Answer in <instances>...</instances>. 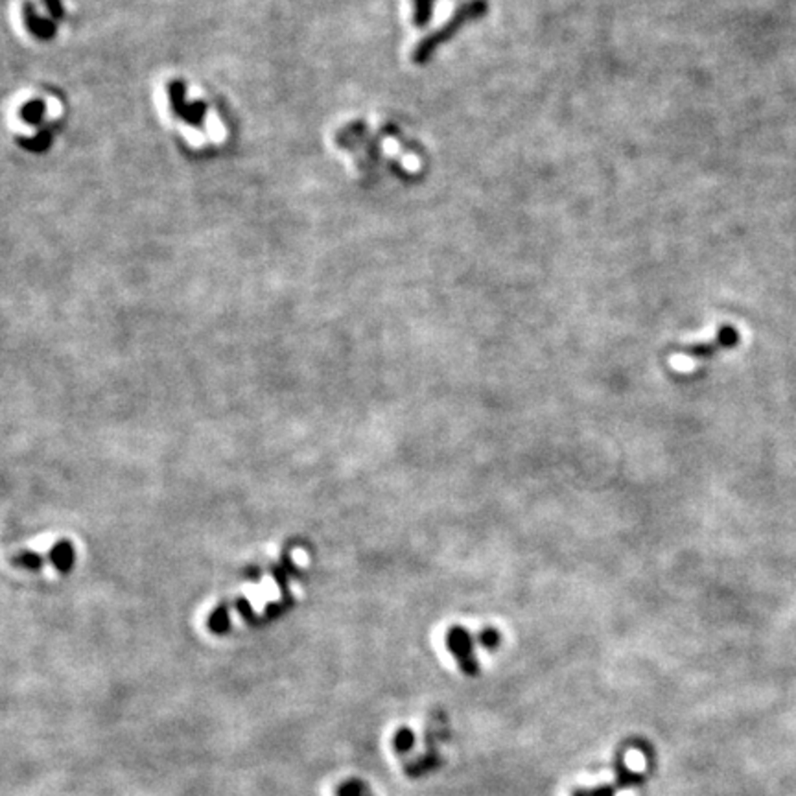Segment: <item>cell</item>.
I'll use <instances>...</instances> for the list:
<instances>
[{
    "label": "cell",
    "mask_w": 796,
    "mask_h": 796,
    "mask_svg": "<svg viewBox=\"0 0 796 796\" xmlns=\"http://www.w3.org/2000/svg\"><path fill=\"white\" fill-rule=\"evenodd\" d=\"M413 22L415 26L428 24L432 19L434 0H413Z\"/></svg>",
    "instance_id": "2"
},
{
    "label": "cell",
    "mask_w": 796,
    "mask_h": 796,
    "mask_svg": "<svg viewBox=\"0 0 796 796\" xmlns=\"http://www.w3.org/2000/svg\"><path fill=\"white\" fill-rule=\"evenodd\" d=\"M487 12H489L487 0H468V3L461 4L456 12L452 13V17L443 26L437 28L434 34L426 36L424 39L419 41V45L411 52V63L413 65L428 63L432 55L435 54V50L443 43L450 41L453 36L460 34V30L465 24L479 21L481 17H485Z\"/></svg>",
    "instance_id": "1"
}]
</instances>
